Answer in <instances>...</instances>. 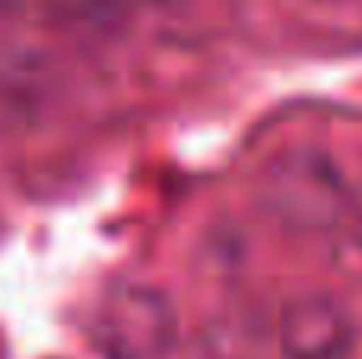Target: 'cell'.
I'll return each instance as SVG.
<instances>
[{
  "mask_svg": "<svg viewBox=\"0 0 362 359\" xmlns=\"http://www.w3.org/2000/svg\"><path fill=\"white\" fill-rule=\"evenodd\" d=\"M93 331L105 359H169L178 324L159 290L124 283L102 299Z\"/></svg>",
  "mask_w": 362,
  "mask_h": 359,
  "instance_id": "1",
  "label": "cell"
},
{
  "mask_svg": "<svg viewBox=\"0 0 362 359\" xmlns=\"http://www.w3.org/2000/svg\"><path fill=\"white\" fill-rule=\"evenodd\" d=\"M276 341L283 359H346L353 347V322L334 299L299 296L283 309Z\"/></svg>",
  "mask_w": 362,
  "mask_h": 359,
  "instance_id": "2",
  "label": "cell"
},
{
  "mask_svg": "<svg viewBox=\"0 0 362 359\" xmlns=\"http://www.w3.org/2000/svg\"><path fill=\"white\" fill-rule=\"evenodd\" d=\"M276 188H280V201H286V207L299 220H327L344 197L340 178L327 172L315 156H305L283 169L276 175Z\"/></svg>",
  "mask_w": 362,
  "mask_h": 359,
  "instance_id": "3",
  "label": "cell"
},
{
  "mask_svg": "<svg viewBox=\"0 0 362 359\" xmlns=\"http://www.w3.org/2000/svg\"><path fill=\"white\" fill-rule=\"evenodd\" d=\"M356 242H359V248H362V204H359V210H356Z\"/></svg>",
  "mask_w": 362,
  "mask_h": 359,
  "instance_id": "4",
  "label": "cell"
},
{
  "mask_svg": "<svg viewBox=\"0 0 362 359\" xmlns=\"http://www.w3.org/2000/svg\"><path fill=\"white\" fill-rule=\"evenodd\" d=\"M134 4H144V0H121V6H124V10H127V6H134Z\"/></svg>",
  "mask_w": 362,
  "mask_h": 359,
  "instance_id": "5",
  "label": "cell"
}]
</instances>
